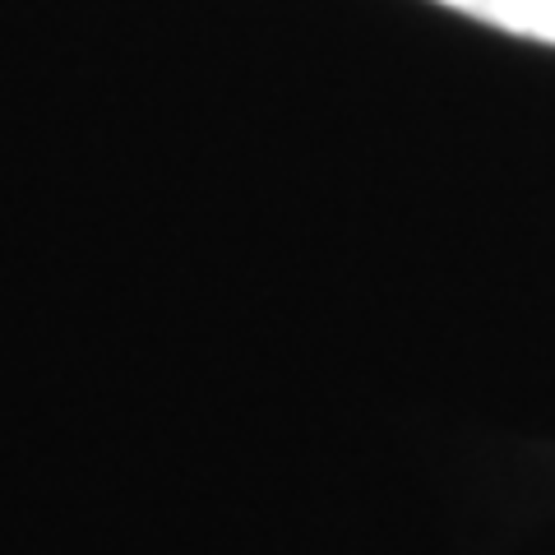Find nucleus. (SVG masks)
Wrapping results in <instances>:
<instances>
[{
  "mask_svg": "<svg viewBox=\"0 0 555 555\" xmlns=\"http://www.w3.org/2000/svg\"><path fill=\"white\" fill-rule=\"evenodd\" d=\"M436 5L459 10L486 28L514 33V38L555 47V0H436Z\"/></svg>",
  "mask_w": 555,
  "mask_h": 555,
  "instance_id": "obj_1",
  "label": "nucleus"
}]
</instances>
